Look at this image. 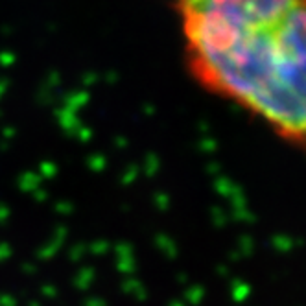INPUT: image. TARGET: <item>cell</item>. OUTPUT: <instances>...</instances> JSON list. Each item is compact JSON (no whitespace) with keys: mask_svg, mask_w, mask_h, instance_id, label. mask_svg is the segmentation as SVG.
Here are the masks:
<instances>
[{"mask_svg":"<svg viewBox=\"0 0 306 306\" xmlns=\"http://www.w3.org/2000/svg\"><path fill=\"white\" fill-rule=\"evenodd\" d=\"M201 87L303 146L306 0H172Z\"/></svg>","mask_w":306,"mask_h":306,"instance_id":"obj_1","label":"cell"}]
</instances>
